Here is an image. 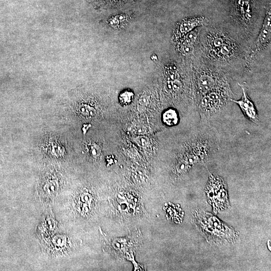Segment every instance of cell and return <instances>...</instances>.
Here are the masks:
<instances>
[{
	"label": "cell",
	"mask_w": 271,
	"mask_h": 271,
	"mask_svg": "<svg viewBox=\"0 0 271 271\" xmlns=\"http://www.w3.org/2000/svg\"><path fill=\"white\" fill-rule=\"evenodd\" d=\"M224 102L223 98L220 93L212 91L204 94L199 107L204 114L209 115L220 109Z\"/></svg>",
	"instance_id": "cell-1"
},
{
	"label": "cell",
	"mask_w": 271,
	"mask_h": 271,
	"mask_svg": "<svg viewBox=\"0 0 271 271\" xmlns=\"http://www.w3.org/2000/svg\"><path fill=\"white\" fill-rule=\"evenodd\" d=\"M270 11H267L265 15L262 27L255 42L254 48L251 57L255 55L263 48L270 41L271 35Z\"/></svg>",
	"instance_id": "cell-2"
},
{
	"label": "cell",
	"mask_w": 271,
	"mask_h": 271,
	"mask_svg": "<svg viewBox=\"0 0 271 271\" xmlns=\"http://www.w3.org/2000/svg\"><path fill=\"white\" fill-rule=\"evenodd\" d=\"M242 90V96L241 99L238 100L231 99L239 106L245 116L253 122H256L258 120V115L253 103L248 97L245 87L240 85Z\"/></svg>",
	"instance_id": "cell-3"
},
{
	"label": "cell",
	"mask_w": 271,
	"mask_h": 271,
	"mask_svg": "<svg viewBox=\"0 0 271 271\" xmlns=\"http://www.w3.org/2000/svg\"><path fill=\"white\" fill-rule=\"evenodd\" d=\"M205 19L203 17H195L183 20L180 24L177 35L179 37L186 35L195 28L204 24Z\"/></svg>",
	"instance_id": "cell-4"
},
{
	"label": "cell",
	"mask_w": 271,
	"mask_h": 271,
	"mask_svg": "<svg viewBox=\"0 0 271 271\" xmlns=\"http://www.w3.org/2000/svg\"><path fill=\"white\" fill-rule=\"evenodd\" d=\"M215 85V79L208 74L201 75L198 79V88L200 92L203 94L213 91Z\"/></svg>",
	"instance_id": "cell-5"
},
{
	"label": "cell",
	"mask_w": 271,
	"mask_h": 271,
	"mask_svg": "<svg viewBox=\"0 0 271 271\" xmlns=\"http://www.w3.org/2000/svg\"><path fill=\"white\" fill-rule=\"evenodd\" d=\"M162 119L163 123L168 126L175 125L179 121L178 113L172 108H169L165 110L163 113Z\"/></svg>",
	"instance_id": "cell-6"
},
{
	"label": "cell",
	"mask_w": 271,
	"mask_h": 271,
	"mask_svg": "<svg viewBox=\"0 0 271 271\" xmlns=\"http://www.w3.org/2000/svg\"><path fill=\"white\" fill-rule=\"evenodd\" d=\"M133 93L129 90H124L120 93L119 95L118 100L119 103L122 106H126L129 104L133 100Z\"/></svg>",
	"instance_id": "cell-7"
},
{
	"label": "cell",
	"mask_w": 271,
	"mask_h": 271,
	"mask_svg": "<svg viewBox=\"0 0 271 271\" xmlns=\"http://www.w3.org/2000/svg\"><path fill=\"white\" fill-rule=\"evenodd\" d=\"M98 5L103 6H116L124 5L128 0H95Z\"/></svg>",
	"instance_id": "cell-8"
},
{
	"label": "cell",
	"mask_w": 271,
	"mask_h": 271,
	"mask_svg": "<svg viewBox=\"0 0 271 271\" xmlns=\"http://www.w3.org/2000/svg\"><path fill=\"white\" fill-rule=\"evenodd\" d=\"M185 35L182 45L192 46L193 43L195 41L197 37L196 33L191 31Z\"/></svg>",
	"instance_id": "cell-9"
},
{
	"label": "cell",
	"mask_w": 271,
	"mask_h": 271,
	"mask_svg": "<svg viewBox=\"0 0 271 271\" xmlns=\"http://www.w3.org/2000/svg\"><path fill=\"white\" fill-rule=\"evenodd\" d=\"M219 50L222 56H227L230 53L231 47L230 45L224 43Z\"/></svg>",
	"instance_id": "cell-10"
},
{
	"label": "cell",
	"mask_w": 271,
	"mask_h": 271,
	"mask_svg": "<svg viewBox=\"0 0 271 271\" xmlns=\"http://www.w3.org/2000/svg\"><path fill=\"white\" fill-rule=\"evenodd\" d=\"M135 141L140 146L143 147L147 146L149 143L148 139L145 137H139L136 139Z\"/></svg>",
	"instance_id": "cell-11"
},
{
	"label": "cell",
	"mask_w": 271,
	"mask_h": 271,
	"mask_svg": "<svg viewBox=\"0 0 271 271\" xmlns=\"http://www.w3.org/2000/svg\"><path fill=\"white\" fill-rule=\"evenodd\" d=\"M224 43V40L221 37L216 38L212 42L214 47L218 49H219Z\"/></svg>",
	"instance_id": "cell-12"
},
{
	"label": "cell",
	"mask_w": 271,
	"mask_h": 271,
	"mask_svg": "<svg viewBox=\"0 0 271 271\" xmlns=\"http://www.w3.org/2000/svg\"><path fill=\"white\" fill-rule=\"evenodd\" d=\"M180 86H181L180 82L178 80H176L172 82V88L174 90H178L180 88Z\"/></svg>",
	"instance_id": "cell-13"
},
{
	"label": "cell",
	"mask_w": 271,
	"mask_h": 271,
	"mask_svg": "<svg viewBox=\"0 0 271 271\" xmlns=\"http://www.w3.org/2000/svg\"><path fill=\"white\" fill-rule=\"evenodd\" d=\"M92 148L91 153L93 155L95 156V155H99L100 154V150L98 147L95 146L94 147H92Z\"/></svg>",
	"instance_id": "cell-14"
}]
</instances>
